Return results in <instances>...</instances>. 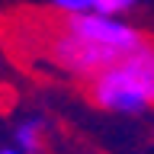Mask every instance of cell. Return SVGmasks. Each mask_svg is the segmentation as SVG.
Returning a JSON list of instances; mask_svg holds the SVG:
<instances>
[{
    "label": "cell",
    "mask_w": 154,
    "mask_h": 154,
    "mask_svg": "<svg viewBox=\"0 0 154 154\" xmlns=\"http://www.w3.org/2000/svg\"><path fill=\"white\" fill-rule=\"evenodd\" d=\"M154 45L141 42L132 55H122L90 80V100L109 112H144L151 106Z\"/></svg>",
    "instance_id": "obj_1"
},
{
    "label": "cell",
    "mask_w": 154,
    "mask_h": 154,
    "mask_svg": "<svg viewBox=\"0 0 154 154\" xmlns=\"http://www.w3.org/2000/svg\"><path fill=\"white\" fill-rule=\"evenodd\" d=\"M45 55H48V61L55 67H61L67 74H80V77H93L96 71H103V67H109L112 61H119L116 51L74 35L64 23L51 26L48 42H45Z\"/></svg>",
    "instance_id": "obj_2"
},
{
    "label": "cell",
    "mask_w": 154,
    "mask_h": 154,
    "mask_svg": "<svg viewBox=\"0 0 154 154\" xmlns=\"http://www.w3.org/2000/svg\"><path fill=\"white\" fill-rule=\"evenodd\" d=\"M74 35L93 42V45H103L116 55H132L135 48L144 42V35L135 26H128L125 19L119 16H106V13H96V10H87V13H77V16H64L61 19Z\"/></svg>",
    "instance_id": "obj_3"
},
{
    "label": "cell",
    "mask_w": 154,
    "mask_h": 154,
    "mask_svg": "<svg viewBox=\"0 0 154 154\" xmlns=\"http://www.w3.org/2000/svg\"><path fill=\"white\" fill-rule=\"evenodd\" d=\"M45 132H48V122L42 116H29L23 122H16L13 128V148H19L23 154H38L45 148Z\"/></svg>",
    "instance_id": "obj_4"
},
{
    "label": "cell",
    "mask_w": 154,
    "mask_h": 154,
    "mask_svg": "<svg viewBox=\"0 0 154 154\" xmlns=\"http://www.w3.org/2000/svg\"><path fill=\"white\" fill-rule=\"evenodd\" d=\"M55 13L61 16H77V13H87V10H93V0H48Z\"/></svg>",
    "instance_id": "obj_5"
},
{
    "label": "cell",
    "mask_w": 154,
    "mask_h": 154,
    "mask_svg": "<svg viewBox=\"0 0 154 154\" xmlns=\"http://www.w3.org/2000/svg\"><path fill=\"white\" fill-rule=\"evenodd\" d=\"M138 0H93L96 13H106V16H122L125 10H132Z\"/></svg>",
    "instance_id": "obj_6"
},
{
    "label": "cell",
    "mask_w": 154,
    "mask_h": 154,
    "mask_svg": "<svg viewBox=\"0 0 154 154\" xmlns=\"http://www.w3.org/2000/svg\"><path fill=\"white\" fill-rule=\"evenodd\" d=\"M0 154H23L19 148H0Z\"/></svg>",
    "instance_id": "obj_7"
},
{
    "label": "cell",
    "mask_w": 154,
    "mask_h": 154,
    "mask_svg": "<svg viewBox=\"0 0 154 154\" xmlns=\"http://www.w3.org/2000/svg\"><path fill=\"white\" fill-rule=\"evenodd\" d=\"M0 77H3V51H0Z\"/></svg>",
    "instance_id": "obj_8"
},
{
    "label": "cell",
    "mask_w": 154,
    "mask_h": 154,
    "mask_svg": "<svg viewBox=\"0 0 154 154\" xmlns=\"http://www.w3.org/2000/svg\"><path fill=\"white\" fill-rule=\"evenodd\" d=\"M151 103H154V77H151Z\"/></svg>",
    "instance_id": "obj_9"
}]
</instances>
